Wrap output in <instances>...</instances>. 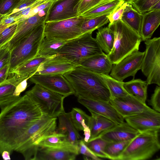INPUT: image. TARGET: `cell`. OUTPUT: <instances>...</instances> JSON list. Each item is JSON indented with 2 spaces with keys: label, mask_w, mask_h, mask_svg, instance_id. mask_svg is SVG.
<instances>
[{
  "label": "cell",
  "mask_w": 160,
  "mask_h": 160,
  "mask_svg": "<svg viewBox=\"0 0 160 160\" xmlns=\"http://www.w3.org/2000/svg\"><path fill=\"white\" fill-rule=\"evenodd\" d=\"M47 116L40 105L26 94L1 109L0 154L15 151L27 130Z\"/></svg>",
  "instance_id": "obj_1"
},
{
  "label": "cell",
  "mask_w": 160,
  "mask_h": 160,
  "mask_svg": "<svg viewBox=\"0 0 160 160\" xmlns=\"http://www.w3.org/2000/svg\"><path fill=\"white\" fill-rule=\"evenodd\" d=\"M63 76L73 88L74 95L95 100L109 101V91L101 74L78 66Z\"/></svg>",
  "instance_id": "obj_2"
},
{
  "label": "cell",
  "mask_w": 160,
  "mask_h": 160,
  "mask_svg": "<svg viewBox=\"0 0 160 160\" xmlns=\"http://www.w3.org/2000/svg\"><path fill=\"white\" fill-rule=\"evenodd\" d=\"M108 27L114 36L113 46L107 56L112 64L117 63L136 50L142 41L140 36L122 20L109 23Z\"/></svg>",
  "instance_id": "obj_3"
},
{
  "label": "cell",
  "mask_w": 160,
  "mask_h": 160,
  "mask_svg": "<svg viewBox=\"0 0 160 160\" xmlns=\"http://www.w3.org/2000/svg\"><path fill=\"white\" fill-rule=\"evenodd\" d=\"M57 119L47 116L32 126L23 135L15 151L21 153L26 160H35L38 142L56 131Z\"/></svg>",
  "instance_id": "obj_4"
},
{
  "label": "cell",
  "mask_w": 160,
  "mask_h": 160,
  "mask_svg": "<svg viewBox=\"0 0 160 160\" xmlns=\"http://www.w3.org/2000/svg\"><path fill=\"white\" fill-rule=\"evenodd\" d=\"M92 32L87 33L67 42L58 54L72 63L80 66L88 58L103 53Z\"/></svg>",
  "instance_id": "obj_5"
},
{
  "label": "cell",
  "mask_w": 160,
  "mask_h": 160,
  "mask_svg": "<svg viewBox=\"0 0 160 160\" xmlns=\"http://www.w3.org/2000/svg\"><path fill=\"white\" fill-rule=\"evenodd\" d=\"M158 130L140 133L132 139L118 160H144L151 158L160 149Z\"/></svg>",
  "instance_id": "obj_6"
},
{
  "label": "cell",
  "mask_w": 160,
  "mask_h": 160,
  "mask_svg": "<svg viewBox=\"0 0 160 160\" xmlns=\"http://www.w3.org/2000/svg\"><path fill=\"white\" fill-rule=\"evenodd\" d=\"M44 24L36 27L10 51L9 74L21 65L38 55L39 47L44 37Z\"/></svg>",
  "instance_id": "obj_7"
},
{
  "label": "cell",
  "mask_w": 160,
  "mask_h": 160,
  "mask_svg": "<svg viewBox=\"0 0 160 160\" xmlns=\"http://www.w3.org/2000/svg\"><path fill=\"white\" fill-rule=\"evenodd\" d=\"M85 18L77 17L57 22H45L44 37L52 40L68 42L82 35L81 27Z\"/></svg>",
  "instance_id": "obj_8"
},
{
  "label": "cell",
  "mask_w": 160,
  "mask_h": 160,
  "mask_svg": "<svg viewBox=\"0 0 160 160\" xmlns=\"http://www.w3.org/2000/svg\"><path fill=\"white\" fill-rule=\"evenodd\" d=\"M26 94L39 104L46 114L51 117H58L64 112L63 102L66 97L42 86L35 84Z\"/></svg>",
  "instance_id": "obj_9"
},
{
  "label": "cell",
  "mask_w": 160,
  "mask_h": 160,
  "mask_svg": "<svg viewBox=\"0 0 160 160\" xmlns=\"http://www.w3.org/2000/svg\"><path fill=\"white\" fill-rule=\"evenodd\" d=\"M145 44L141 70L148 85L155 84L160 86V38L148 39Z\"/></svg>",
  "instance_id": "obj_10"
},
{
  "label": "cell",
  "mask_w": 160,
  "mask_h": 160,
  "mask_svg": "<svg viewBox=\"0 0 160 160\" xmlns=\"http://www.w3.org/2000/svg\"><path fill=\"white\" fill-rule=\"evenodd\" d=\"M144 55V52H133L117 63L112 65L110 75L121 82L130 76L134 78L138 71L141 69Z\"/></svg>",
  "instance_id": "obj_11"
},
{
  "label": "cell",
  "mask_w": 160,
  "mask_h": 160,
  "mask_svg": "<svg viewBox=\"0 0 160 160\" xmlns=\"http://www.w3.org/2000/svg\"><path fill=\"white\" fill-rule=\"evenodd\" d=\"M51 6L39 12L34 15L25 18L17 23V28L13 36L6 43L10 51L35 28L45 23V20Z\"/></svg>",
  "instance_id": "obj_12"
},
{
  "label": "cell",
  "mask_w": 160,
  "mask_h": 160,
  "mask_svg": "<svg viewBox=\"0 0 160 160\" xmlns=\"http://www.w3.org/2000/svg\"><path fill=\"white\" fill-rule=\"evenodd\" d=\"M29 79L32 83L39 84L65 97L75 94L71 85L62 74H36L31 76Z\"/></svg>",
  "instance_id": "obj_13"
},
{
  "label": "cell",
  "mask_w": 160,
  "mask_h": 160,
  "mask_svg": "<svg viewBox=\"0 0 160 160\" xmlns=\"http://www.w3.org/2000/svg\"><path fill=\"white\" fill-rule=\"evenodd\" d=\"M124 119L140 132L149 130L160 131V112L151 108Z\"/></svg>",
  "instance_id": "obj_14"
},
{
  "label": "cell",
  "mask_w": 160,
  "mask_h": 160,
  "mask_svg": "<svg viewBox=\"0 0 160 160\" xmlns=\"http://www.w3.org/2000/svg\"><path fill=\"white\" fill-rule=\"evenodd\" d=\"M109 102L117 111L124 118L150 108L134 96L128 94L122 98H111Z\"/></svg>",
  "instance_id": "obj_15"
},
{
  "label": "cell",
  "mask_w": 160,
  "mask_h": 160,
  "mask_svg": "<svg viewBox=\"0 0 160 160\" xmlns=\"http://www.w3.org/2000/svg\"><path fill=\"white\" fill-rule=\"evenodd\" d=\"M78 101L90 112L103 116L118 124L124 122V118L117 111L109 101L95 100L82 98H78Z\"/></svg>",
  "instance_id": "obj_16"
},
{
  "label": "cell",
  "mask_w": 160,
  "mask_h": 160,
  "mask_svg": "<svg viewBox=\"0 0 160 160\" xmlns=\"http://www.w3.org/2000/svg\"><path fill=\"white\" fill-rule=\"evenodd\" d=\"M78 66L58 54L51 56L42 62L34 75L61 74L63 75Z\"/></svg>",
  "instance_id": "obj_17"
},
{
  "label": "cell",
  "mask_w": 160,
  "mask_h": 160,
  "mask_svg": "<svg viewBox=\"0 0 160 160\" xmlns=\"http://www.w3.org/2000/svg\"><path fill=\"white\" fill-rule=\"evenodd\" d=\"M79 0H55L50 7L45 22L77 17L74 8Z\"/></svg>",
  "instance_id": "obj_18"
},
{
  "label": "cell",
  "mask_w": 160,
  "mask_h": 160,
  "mask_svg": "<svg viewBox=\"0 0 160 160\" xmlns=\"http://www.w3.org/2000/svg\"><path fill=\"white\" fill-rule=\"evenodd\" d=\"M140 132L124 122L101 133L99 136L107 142L131 140Z\"/></svg>",
  "instance_id": "obj_19"
},
{
  "label": "cell",
  "mask_w": 160,
  "mask_h": 160,
  "mask_svg": "<svg viewBox=\"0 0 160 160\" xmlns=\"http://www.w3.org/2000/svg\"><path fill=\"white\" fill-rule=\"evenodd\" d=\"M38 146L48 148L62 149L73 152L78 155L79 148L74 146L67 139L65 136L56 131L51 134L45 136L38 142Z\"/></svg>",
  "instance_id": "obj_20"
},
{
  "label": "cell",
  "mask_w": 160,
  "mask_h": 160,
  "mask_svg": "<svg viewBox=\"0 0 160 160\" xmlns=\"http://www.w3.org/2000/svg\"><path fill=\"white\" fill-rule=\"evenodd\" d=\"M23 80L17 78L14 74H9L6 81L0 85V108L2 109L17 100L15 90L17 85Z\"/></svg>",
  "instance_id": "obj_21"
},
{
  "label": "cell",
  "mask_w": 160,
  "mask_h": 160,
  "mask_svg": "<svg viewBox=\"0 0 160 160\" xmlns=\"http://www.w3.org/2000/svg\"><path fill=\"white\" fill-rule=\"evenodd\" d=\"M58 117L59 123L56 131L64 135L69 142L78 148L81 136L71 121L69 112H64Z\"/></svg>",
  "instance_id": "obj_22"
},
{
  "label": "cell",
  "mask_w": 160,
  "mask_h": 160,
  "mask_svg": "<svg viewBox=\"0 0 160 160\" xmlns=\"http://www.w3.org/2000/svg\"><path fill=\"white\" fill-rule=\"evenodd\" d=\"M112 65L106 54L103 53L88 58L80 66L92 72L102 74H108L111 70Z\"/></svg>",
  "instance_id": "obj_23"
},
{
  "label": "cell",
  "mask_w": 160,
  "mask_h": 160,
  "mask_svg": "<svg viewBox=\"0 0 160 160\" xmlns=\"http://www.w3.org/2000/svg\"><path fill=\"white\" fill-rule=\"evenodd\" d=\"M160 24V10H151L143 14L140 32L142 41L150 39Z\"/></svg>",
  "instance_id": "obj_24"
},
{
  "label": "cell",
  "mask_w": 160,
  "mask_h": 160,
  "mask_svg": "<svg viewBox=\"0 0 160 160\" xmlns=\"http://www.w3.org/2000/svg\"><path fill=\"white\" fill-rule=\"evenodd\" d=\"M77 155L65 149L38 147L35 160H74Z\"/></svg>",
  "instance_id": "obj_25"
},
{
  "label": "cell",
  "mask_w": 160,
  "mask_h": 160,
  "mask_svg": "<svg viewBox=\"0 0 160 160\" xmlns=\"http://www.w3.org/2000/svg\"><path fill=\"white\" fill-rule=\"evenodd\" d=\"M87 125L90 128L91 139L98 136L102 132L107 131L118 124L102 115L91 112Z\"/></svg>",
  "instance_id": "obj_26"
},
{
  "label": "cell",
  "mask_w": 160,
  "mask_h": 160,
  "mask_svg": "<svg viewBox=\"0 0 160 160\" xmlns=\"http://www.w3.org/2000/svg\"><path fill=\"white\" fill-rule=\"evenodd\" d=\"M51 56L45 57L38 55L18 67L11 73L14 74L19 79H24L34 75L39 65Z\"/></svg>",
  "instance_id": "obj_27"
},
{
  "label": "cell",
  "mask_w": 160,
  "mask_h": 160,
  "mask_svg": "<svg viewBox=\"0 0 160 160\" xmlns=\"http://www.w3.org/2000/svg\"><path fill=\"white\" fill-rule=\"evenodd\" d=\"M124 3L122 0H110L100 4L82 14L79 17L91 18L112 13Z\"/></svg>",
  "instance_id": "obj_28"
},
{
  "label": "cell",
  "mask_w": 160,
  "mask_h": 160,
  "mask_svg": "<svg viewBox=\"0 0 160 160\" xmlns=\"http://www.w3.org/2000/svg\"><path fill=\"white\" fill-rule=\"evenodd\" d=\"M148 85L146 81L134 78L123 84L124 89L128 94L134 96L144 103L147 99Z\"/></svg>",
  "instance_id": "obj_29"
},
{
  "label": "cell",
  "mask_w": 160,
  "mask_h": 160,
  "mask_svg": "<svg viewBox=\"0 0 160 160\" xmlns=\"http://www.w3.org/2000/svg\"><path fill=\"white\" fill-rule=\"evenodd\" d=\"M143 14L138 12L131 4H128L123 12L121 20L140 35Z\"/></svg>",
  "instance_id": "obj_30"
},
{
  "label": "cell",
  "mask_w": 160,
  "mask_h": 160,
  "mask_svg": "<svg viewBox=\"0 0 160 160\" xmlns=\"http://www.w3.org/2000/svg\"><path fill=\"white\" fill-rule=\"evenodd\" d=\"M98 30L95 39L102 50L108 54L111 52L113 46L114 33L108 27L100 28Z\"/></svg>",
  "instance_id": "obj_31"
},
{
  "label": "cell",
  "mask_w": 160,
  "mask_h": 160,
  "mask_svg": "<svg viewBox=\"0 0 160 160\" xmlns=\"http://www.w3.org/2000/svg\"><path fill=\"white\" fill-rule=\"evenodd\" d=\"M67 42L50 39L44 37L39 47L38 55L45 57L56 55Z\"/></svg>",
  "instance_id": "obj_32"
},
{
  "label": "cell",
  "mask_w": 160,
  "mask_h": 160,
  "mask_svg": "<svg viewBox=\"0 0 160 160\" xmlns=\"http://www.w3.org/2000/svg\"><path fill=\"white\" fill-rule=\"evenodd\" d=\"M101 75L109 91L111 98H121L128 94L123 87V82L114 78L108 74Z\"/></svg>",
  "instance_id": "obj_33"
},
{
  "label": "cell",
  "mask_w": 160,
  "mask_h": 160,
  "mask_svg": "<svg viewBox=\"0 0 160 160\" xmlns=\"http://www.w3.org/2000/svg\"><path fill=\"white\" fill-rule=\"evenodd\" d=\"M131 140L107 142L104 149L107 158L118 160L121 154Z\"/></svg>",
  "instance_id": "obj_34"
},
{
  "label": "cell",
  "mask_w": 160,
  "mask_h": 160,
  "mask_svg": "<svg viewBox=\"0 0 160 160\" xmlns=\"http://www.w3.org/2000/svg\"><path fill=\"white\" fill-rule=\"evenodd\" d=\"M110 14V13H109ZM107 14L91 18H85L81 27L82 34L92 32L109 22Z\"/></svg>",
  "instance_id": "obj_35"
},
{
  "label": "cell",
  "mask_w": 160,
  "mask_h": 160,
  "mask_svg": "<svg viewBox=\"0 0 160 160\" xmlns=\"http://www.w3.org/2000/svg\"><path fill=\"white\" fill-rule=\"evenodd\" d=\"M85 143L88 147L97 157L107 158L104 152L105 147L107 142L98 136L90 139Z\"/></svg>",
  "instance_id": "obj_36"
},
{
  "label": "cell",
  "mask_w": 160,
  "mask_h": 160,
  "mask_svg": "<svg viewBox=\"0 0 160 160\" xmlns=\"http://www.w3.org/2000/svg\"><path fill=\"white\" fill-rule=\"evenodd\" d=\"M71 121L78 131H83V128L82 122L85 120L87 124L90 116L88 115L84 111L77 108H72L69 112Z\"/></svg>",
  "instance_id": "obj_37"
},
{
  "label": "cell",
  "mask_w": 160,
  "mask_h": 160,
  "mask_svg": "<svg viewBox=\"0 0 160 160\" xmlns=\"http://www.w3.org/2000/svg\"><path fill=\"white\" fill-rule=\"evenodd\" d=\"M110 0H79L74 8L77 17L93 7L103 2Z\"/></svg>",
  "instance_id": "obj_38"
},
{
  "label": "cell",
  "mask_w": 160,
  "mask_h": 160,
  "mask_svg": "<svg viewBox=\"0 0 160 160\" xmlns=\"http://www.w3.org/2000/svg\"><path fill=\"white\" fill-rule=\"evenodd\" d=\"M160 0H136L131 4L133 8L141 14L151 10Z\"/></svg>",
  "instance_id": "obj_39"
},
{
  "label": "cell",
  "mask_w": 160,
  "mask_h": 160,
  "mask_svg": "<svg viewBox=\"0 0 160 160\" xmlns=\"http://www.w3.org/2000/svg\"><path fill=\"white\" fill-rule=\"evenodd\" d=\"M17 27V23H15L7 26L0 33V48L11 40Z\"/></svg>",
  "instance_id": "obj_40"
},
{
  "label": "cell",
  "mask_w": 160,
  "mask_h": 160,
  "mask_svg": "<svg viewBox=\"0 0 160 160\" xmlns=\"http://www.w3.org/2000/svg\"><path fill=\"white\" fill-rule=\"evenodd\" d=\"M22 0H0V14L5 16Z\"/></svg>",
  "instance_id": "obj_41"
},
{
  "label": "cell",
  "mask_w": 160,
  "mask_h": 160,
  "mask_svg": "<svg viewBox=\"0 0 160 160\" xmlns=\"http://www.w3.org/2000/svg\"><path fill=\"white\" fill-rule=\"evenodd\" d=\"M160 87L156 86L153 93L151 98L148 100V104L153 109L158 112H160Z\"/></svg>",
  "instance_id": "obj_42"
},
{
  "label": "cell",
  "mask_w": 160,
  "mask_h": 160,
  "mask_svg": "<svg viewBox=\"0 0 160 160\" xmlns=\"http://www.w3.org/2000/svg\"><path fill=\"white\" fill-rule=\"evenodd\" d=\"M10 52L7 43L3 45L0 50V69L7 65L9 64Z\"/></svg>",
  "instance_id": "obj_43"
},
{
  "label": "cell",
  "mask_w": 160,
  "mask_h": 160,
  "mask_svg": "<svg viewBox=\"0 0 160 160\" xmlns=\"http://www.w3.org/2000/svg\"><path fill=\"white\" fill-rule=\"evenodd\" d=\"M79 153L83 155L85 157L92 160H99L101 159L96 156L86 145L84 140H81L79 145Z\"/></svg>",
  "instance_id": "obj_44"
},
{
  "label": "cell",
  "mask_w": 160,
  "mask_h": 160,
  "mask_svg": "<svg viewBox=\"0 0 160 160\" xmlns=\"http://www.w3.org/2000/svg\"><path fill=\"white\" fill-rule=\"evenodd\" d=\"M128 4L124 2L117 10L107 15L110 23L121 20L124 10Z\"/></svg>",
  "instance_id": "obj_45"
},
{
  "label": "cell",
  "mask_w": 160,
  "mask_h": 160,
  "mask_svg": "<svg viewBox=\"0 0 160 160\" xmlns=\"http://www.w3.org/2000/svg\"><path fill=\"white\" fill-rule=\"evenodd\" d=\"M37 0H22L8 14L5 16L7 17L22 10L32 4Z\"/></svg>",
  "instance_id": "obj_46"
},
{
  "label": "cell",
  "mask_w": 160,
  "mask_h": 160,
  "mask_svg": "<svg viewBox=\"0 0 160 160\" xmlns=\"http://www.w3.org/2000/svg\"><path fill=\"white\" fill-rule=\"evenodd\" d=\"M9 64H8L0 69V85L7 80L9 75Z\"/></svg>",
  "instance_id": "obj_47"
},
{
  "label": "cell",
  "mask_w": 160,
  "mask_h": 160,
  "mask_svg": "<svg viewBox=\"0 0 160 160\" xmlns=\"http://www.w3.org/2000/svg\"><path fill=\"white\" fill-rule=\"evenodd\" d=\"M82 125L83 128V131L84 138V141L85 142H87L90 139L91 136V131L89 127L86 124L85 120H83L82 122Z\"/></svg>",
  "instance_id": "obj_48"
},
{
  "label": "cell",
  "mask_w": 160,
  "mask_h": 160,
  "mask_svg": "<svg viewBox=\"0 0 160 160\" xmlns=\"http://www.w3.org/2000/svg\"><path fill=\"white\" fill-rule=\"evenodd\" d=\"M16 20L13 16L10 15L5 17L2 19L1 24L3 25L9 26L15 23H16Z\"/></svg>",
  "instance_id": "obj_49"
},
{
  "label": "cell",
  "mask_w": 160,
  "mask_h": 160,
  "mask_svg": "<svg viewBox=\"0 0 160 160\" xmlns=\"http://www.w3.org/2000/svg\"><path fill=\"white\" fill-rule=\"evenodd\" d=\"M1 155L4 160H7L11 159V154L8 151H3Z\"/></svg>",
  "instance_id": "obj_50"
},
{
  "label": "cell",
  "mask_w": 160,
  "mask_h": 160,
  "mask_svg": "<svg viewBox=\"0 0 160 160\" xmlns=\"http://www.w3.org/2000/svg\"><path fill=\"white\" fill-rule=\"evenodd\" d=\"M160 10V1L157 2L152 7L150 11Z\"/></svg>",
  "instance_id": "obj_51"
},
{
  "label": "cell",
  "mask_w": 160,
  "mask_h": 160,
  "mask_svg": "<svg viewBox=\"0 0 160 160\" xmlns=\"http://www.w3.org/2000/svg\"><path fill=\"white\" fill-rule=\"evenodd\" d=\"M124 2L131 4L132 3L136 0H122Z\"/></svg>",
  "instance_id": "obj_52"
},
{
  "label": "cell",
  "mask_w": 160,
  "mask_h": 160,
  "mask_svg": "<svg viewBox=\"0 0 160 160\" xmlns=\"http://www.w3.org/2000/svg\"><path fill=\"white\" fill-rule=\"evenodd\" d=\"M8 26L3 25L1 24L0 25V33Z\"/></svg>",
  "instance_id": "obj_53"
},
{
  "label": "cell",
  "mask_w": 160,
  "mask_h": 160,
  "mask_svg": "<svg viewBox=\"0 0 160 160\" xmlns=\"http://www.w3.org/2000/svg\"><path fill=\"white\" fill-rule=\"evenodd\" d=\"M5 16L0 14V25L1 24V21L2 19Z\"/></svg>",
  "instance_id": "obj_54"
},
{
  "label": "cell",
  "mask_w": 160,
  "mask_h": 160,
  "mask_svg": "<svg viewBox=\"0 0 160 160\" xmlns=\"http://www.w3.org/2000/svg\"><path fill=\"white\" fill-rule=\"evenodd\" d=\"M0 49H1V48H0Z\"/></svg>",
  "instance_id": "obj_55"
}]
</instances>
